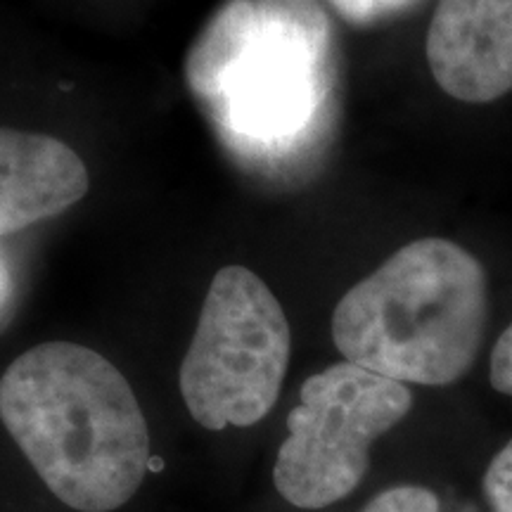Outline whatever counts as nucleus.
I'll list each match as a JSON object with an SVG mask.
<instances>
[{
	"label": "nucleus",
	"instance_id": "nucleus-1",
	"mask_svg": "<svg viewBox=\"0 0 512 512\" xmlns=\"http://www.w3.org/2000/svg\"><path fill=\"white\" fill-rule=\"evenodd\" d=\"M0 420L69 508L117 510L143 484L150 434L121 370L74 342H43L0 377Z\"/></svg>",
	"mask_w": 512,
	"mask_h": 512
},
{
	"label": "nucleus",
	"instance_id": "nucleus-2",
	"mask_svg": "<svg viewBox=\"0 0 512 512\" xmlns=\"http://www.w3.org/2000/svg\"><path fill=\"white\" fill-rule=\"evenodd\" d=\"M192 93L235 147L311 143L335 86V34L318 0H226L185 60Z\"/></svg>",
	"mask_w": 512,
	"mask_h": 512
},
{
	"label": "nucleus",
	"instance_id": "nucleus-3",
	"mask_svg": "<svg viewBox=\"0 0 512 512\" xmlns=\"http://www.w3.org/2000/svg\"><path fill=\"white\" fill-rule=\"evenodd\" d=\"M489 325V278L458 242L403 245L339 299L332 339L344 361L403 384L446 387L475 366Z\"/></svg>",
	"mask_w": 512,
	"mask_h": 512
},
{
	"label": "nucleus",
	"instance_id": "nucleus-4",
	"mask_svg": "<svg viewBox=\"0 0 512 512\" xmlns=\"http://www.w3.org/2000/svg\"><path fill=\"white\" fill-rule=\"evenodd\" d=\"M292 354V330L278 297L245 266L211 280L181 363V394L207 430L252 427L275 406Z\"/></svg>",
	"mask_w": 512,
	"mask_h": 512
},
{
	"label": "nucleus",
	"instance_id": "nucleus-5",
	"mask_svg": "<svg viewBox=\"0 0 512 512\" xmlns=\"http://www.w3.org/2000/svg\"><path fill=\"white\" fill-rule=\"evenodd\" d=\"M411 408L406 384L356 363L342 361L311 375L287 415V439L275 458L278 494L302 510L347 498L366 477L370 448Z\"/></svg>",
	"mask_w": 512,
	"mask_h": 512
},
{
	"label": "nucleus",
	"instance_id": "nucleus-6",
	"mask_svg": "<svg viewBox=\"0 0 512 512\" xmlns=\"http://www.w3.org/2000/svg\"><path fill=\"white\" fill-rule=\"evenodd\" d=\"M427 64L444 93L486 105L512 91V0H439Z\"/></svg>",
	"mask_w": 512,
	"mask_h": 512
},
{
	"label": "nucleus",
	"instance_id": "nucleus-7",
	"mask_svg": "<svg viewBox=\"0 0 512 512\" xmlns=\"http://www.w3.org/2000/svg\"><path fill=\"white\" fill-rule=\"evenodd\" d=\"M91 188L74 147L43 133L0 128V235L55 219Z\"/></svg>",
	"mask_w": 512,
	"mask_h": 512
},
{
	"label": "nucleus",
	"instance_id": "nucleus-8",
	"mask_svg": "<svg viewBox=\"0 0 512 512\" xmlns=\"http://www.w3.org/2000/svg\"><path fill=\"white\" fill-rule=\"evenodd\" d=\"M344 22L354 27H373V24L387 22L408 10L418 8L422 0H328Z\"/></svg>",
	"mask_w": 512,
	"mask_h": 512
},
{
	"label": "nucleus",
	"instance_id": "nucleus-9",
	"mask_svg": "<svg viewBox=\"0 0 512 512\" xmlns=\"http://www.w3.org/2000/svg\"><path fill=\"white\" fill-rule=\"evenodd\" d=\"M361 512H441V503L425 486L403 484L377 494Z\"/></svg>",
	"mask_w": 512,
	"mask_h": 512
},
{
	"label": "nucleus",
	"instance_id": "nucleus-10",
	"mask_svg": "<svg viewBox=\"0 0 512 512\" xmlns=\"http://www.w3.org/2000/svg\"><path fill=\"white\" fill-rule=\"evenodd\" d=\"M482 486L489 512H512V439L486 467Z\"/></svg>",
	"mask_w": 512,
	"mask_h": 512
},
{
	"label": "nucleus",
	"instance_id": "nucleus-11",
	"mask_svg": "<svg viewBox=\"0 0 512 512\" xmlns=\"http://www.w3.org/2000/svg\"><path fill=\"white\" fill-rule=\"evenodd\" d=\"M489 380L496 392L512 396V323L503 330L494 351H491Z\"/></svg>",
	"mask_w": 512,
	"mask_h": 512
}]
</instances>
